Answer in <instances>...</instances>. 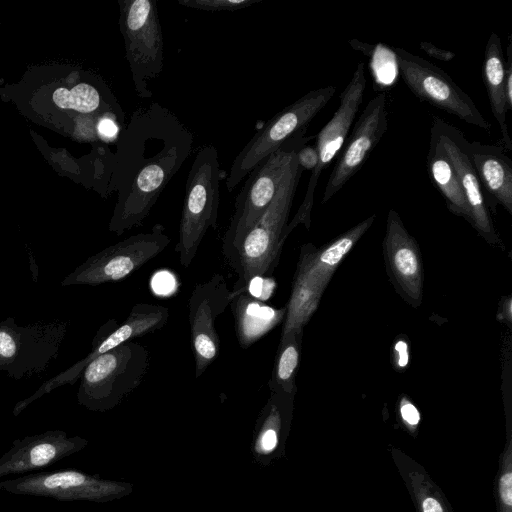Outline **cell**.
<instances>
[{"label": "cell", "instance_id": "15", "mask_svg": "<svg viewBox=\"0 0 512 512\" xmlns=\"http://www.w3.org/2000/svg\"><path fill=\"white\" fill-rule=\"evenodd\" d=\"M388 128L385 93L374 96L347 137L326 183L322 203L328 202L362 168Z\"/></svg>", "mask_w": 512, "mask_h": 512}, {"label": "cell", "instance_id": "10", "mask_svg": "<svg viewBox=\"0 0 512 512\" xmlns=\"http://www.w3.org/2000/svg\"><path fill=\"white\" fill-rule=\"evenodd\" d=\"M170 243L165 227L155 224L149 232L138 233L87 258L61 282L96 286L120 281L159 255Z\"/></svg>", "mask_w": 512, "mask_h": 512}, {"label": "cell", "instance_id": "33", "mask_svg": "<svg viewBox=\"0 0 512 512\" xmlns=\"http://www.w3.org/2000/svg\"><path fill=\"white\" fill-rule=\"evenodd\" d=\"M419 46L420 49L424 51L428 56L440 61L448 62L454 59L456 56L452 51L439 48L427 41L420 42Z\"/></svg>", "mask_w": 512, "mask_h": 512}, {"label": "cell", "instance_id": "14", "mask_svg": "<svg viewBox=\"0 0 512 512\" xmlns=\"http://www.w3.org/2000/svg\"><path fill=\"white\" fill-rule=\"evenodd\" d=\"M232 301L222 274H214L197 284L188 300V321L195 361V377L199 378L219 354L220 339L215 320Z\"/></svg>", "mask_w": 512, "mask_h": 512}, {"label": "cell", "instance_id": "1", "mask_svg": "<svg viewBox=\"0 0 512 512\" xmlns=\"http://www.w3.org/2000/svg\"><path fill=\"white\" fill-rule=\"evenodd\" d=\"M193 141L190 129L157 102L132 113L117 142L113 184L118 198L110 232L120 236L142 224L190 155Z\"/></svg>", "mask_w": 512, "mask_h": 512}, {"label": "cell", "instance_id": "4", "mask_svg": "<svg viewBox=\"0 0 512 512\" xmlns=\"http://www.w3.org/2000/svg\"><path fill=\"white\" fill-rule=\"evenodd\" d=\"M221 177L217 149L201 147L187 176L175 247L184 268L191 265L208 229L217 227Z\"/></svg>", "mask_w": 512, "mask_h": 512}, {"label": "cell", "instance_id": "35", "mask_svg": "<svg viewBox=\"0 0 512 512\" xmlns=\"http://www.w3.org/2000/svg\"><path fill=\"white\" fill-rule=\"evenodd\" d=\"M497 318L501 321L507 322V324H511V298L510 296L506 297L499 308L497 313Z\"/></svg>", "mask_w": 512, "mask_h": 512}, {"label": "cell", "instance_id": "32", "mask_svg": "<svg viewBox=\"0 0 512 512\" xmlns=\"http://www.w3.org/2000/svg\"><path fill=\"white\" fill-rule=\"evenodd\" d=\"M512 40L509 35L507 45V61L505 62V97L508 111L512 110Z\"/></svg>", "mask_w": 512, "mask_h": 512}, {"label": "cell", "instance_id": "12", "mask_svg": "<svg viewBox=\"0 0 512 512\" xmlns=\"http://www.w3.org/2000/svg\"><path fill=\"white\" fill-rule=\"evenodd\" d=\"M133 489L132 483L102 479L74 469L31 473L0 482V490L15 495L96 503L123 498Z\"/></svg>", "mask_w": 512, "mask_h": 512}, {"label": "cell", "instance_id": "18", "mask_svg": "<svg viewBox=\"0 0 512 512\" xmlns=\"http://www.w3.org/2000/svg\"><path fill=\"white\" fill-rule=\"evenodd\" d=\"M87 445V439L69 437L63 430H48L15 439L10 449L0 457V478L50 466Z\"/></svg>", "mask_w": 512, "mask_h": 512}, {"label": "cell", "instance_id": "24", "mask_svg": "<svg viewBox=\"0 0 512 512\" xmlns=\"http://www.w3.org/2000/svg\"><path fill=\"white\" fill-rule=\"evenodd\" d=\"M482 77L493 117L502 135V146L512 151L506 118L508 109L505 97V60L501 40L496 32L490 34L485 46Z\"/></svg>", "mask_w": 512, "mask_h": 512}, {"label": "cell", "instance_id": "17", "mask_svg": "<svg viewBox=\"0 0 512 512\" xmlns=\"http://www.w3.org/2000/svg\"><path fill=\"white\" fill-rule=\"evenodd\" d=\"M431 126L436 129L443 147L458 174L471 212L470 224L486 242L503 249L502 242L494 228L483 189L468 153L467 138L457 127L445 122L436 115L432 116Z\"/></svg>", "mask_w": 512, "mask_h": 512}, {"label": "cell", "instance_id": "3", "mask_svg": "<svg viewBox=\"0 0 512 512\" xmlns=\"http://www.w3.org/2000/svg\"><path fill=\"white\" fill-rule=\"evenodd\" d=\"M306 131L307 127L299 130L249 173L236 197L234 213L223 237L222 251L230 265L245 236L275 197L293 156L312 139L305 135Z\"/></svg>", "mask_w": 512, "mask_h": 512}, {"label": "cell", "instance_id": "6", "mask_svg": "<svg viewBox=\"0 0 512 512\" xmlns=\"http://www.w3.org/2000/svg\"><path fill=\"white\" fill-rule=\"evenodd\" d=\"M119 27L125 46V58L134 90L140 98H151L148 82L164 67V39L156 2L118 0Z\"/></svg>", "mask_w": 512, "mask_h": 512}, {"label": "cell", "instance_id": "25", "mask_svg": "<svg viewBox=\"0 0 512 512\" xmlns=\"http://www.w3.org/2000/svg\"><path fill=\"white\" fill-rule=\"evenodd\" d=\"M303 329L295 328L281 335L268 387L271 392L296 394V375L300 362Z\"/></svg>", "mask_w": 512, "mask_h": 512}, {"label": "cell", "instance_id": "9", "mask_svg": "<svg viewBox=\"0 0 512 512\" xmlns=\"http://www.w3.org/2000/svg\"><path fill=\"white\" fill-rule=\"evenodd\" d=\"M169 318L167 307L151 303L134 305L121 325L115 319L108 320L97 331L91 351L65 371L45 381L32 395L18 401L12 410L18 416L34 401L63 386L73 385L80 378L84 368L96 357L136 338L154 333L163 328Z\"/></svg>", "mask_w": 512, "mask_h": 512}, {"label": "cell", "instance_id": "5", "mask_svg": "<svg viewBox=\"0 0 512 512\" xmlns=\"http://www.w3.org/2000/svg\"><path fill=\"white\" fill-rule=\"evenodd\" d=\"M150 366V352L129 341L93 359L80 376L78 403L94 412L118 406L143 381Z\"/></svg>", "mask_w": 512, "mask_h": 512}, {"label": "cell", "instance_id": "23", "mask_svg": "<svg viewBox=\"0 0 512 512\" xmlns=\"http://www.w3.org/2000/svg\"><path fill=\"white\" fill-rule=\"evenodd\" d=\"M427 171L432 184L445 199L448 209L471 223L467 204L458 174L449 159L434 127L430 129L429 149L426 158Z\"/></svg>", "mask_w": 512, "mask_h": 512}, {"label": "cell", "instance_id": "31", "mask_svg": "<svg viewBox=\"0 0 512 512\" xmlns=\"http://www.w3.org/2000/svg\"><path fill=\"white\" fill-rule=\"evenodd\" d=\"M299 166L304 170H314L318 163V153L315 145L306 144L296 154Z\"/></svg>", "mask_w": 512, "mask_h": 512}, {"label": "cell", "instance_id": "13", "mask_svg": "<svg viewBox=\"0 0 512 512\" xmlns=\"http://www.w3.org/2000/svg\"><path fill=\"white\" fill-rule=\"evenodd\" d=\"M366 88L365 65L359 62L353 75L340 94V103L329 122L321 129L316 138L318 163L308 181L303 201L293 219L287 224L286 232L290 234L299 224L309 229L314 193L322 172L339 155L357 112L363 102Z\"/></svg>", "mask_w": 512, "mask_h": 512}, {"label": "cell", "instance_id": "27", "mask_svg": "<svg viewBox=\"0 0 512 512\" xmlns=\"http://www.w3.org/2000/svg\"><path fill=\"white\" fill-rule=\"evenodd\" d=\"M323 293L324 290L318 287L293 279L281 335L295 328H304L318 308Z\"/></svg>", "mask_w": 512, "mask_h": 512}, {"label": "cell", "instance_id": "8", "mask_svg": "<svg viewBox=\"0 0 512 512\" xmlns=\"http://www.w3.org/2000/svg\"><path fill=\"white\" fill-rule=\"evenodd\" d=\"M335 92L332 85L311 90L261 127L235 157L226 180L227 190L232 192L263 158L306 128Z\"/></svg>", "mask_w": 512, "mask_h": 512}, {"label": "cell", "instance_id": "2", "mask_svg": "<svg viewBox=\"0 0 512 512\" xmlns=\"http://www.w3.org/2000/svg\"><path fill=\"white\" fill-rule=\"evenodd\" d=\"M298 152V151H297ZM297 154V153H296ZM293 156L272 202L245 236L231 267L238 276L231 298L246 292L255 278H270L287 239L286 227L303 172Z\"/></svg>", "mask_w": 512, "mask_h": 512}, {"label": "cell", "instance_id": "34", "mask_svg": "<svg viewBox=\"0 0 512 512\" xmlns=\"http://www.w3.org/2000/svg\"><path fill=\"white\" fill-rule=\"evenodd\" d=\"M400 413L403 420L412 426L417 425L420 420V414L417 408L406 398L402 399Z\"/></svg>", "mask_w": 512, "mask_h": 512}, {"label": "cell", "instance_id": "11", "mask_svg": "<svg viewBox=\"0 0 512 512\" xmlns=\"http://www.w3.org/2000/svg\"><path fill=\"white\" fill-rule=\"evenodd\" d=\"M393 51L404 83L417 98L469 125L490 131L491 124L472 98L444 70L403 48Z\"/></svg>", "mask_w": 512, "mask_h": 512}, {"label": "cell", "instance_id": "22", "mask_svg": "<svg viewBox=\"0 0 512 512\" xmlns=\"http://www.w3.org/2000/svg\"><path fill=\"white\" fill-rule=\"evenodd\" d=\"M234 317L235 333L241 348L247 349L281 322L286 306L274 308L248 292L236 295L230 305Z\"/></svg>", "mask_w": 512, "mask_h": 512}, {"label": "cell", "instance_id": "26", "mask_svg": "<svg viewBox=\"0 0 512 512\" xmlns=\"http://www.w3.org/2000/svg\"><path fill=\"white\" fill-rule=\"evenodd\" d=\"M53 101L61 109L84 114L99 112L114 117L120 123L124 121V113L117 101L103 100L99 89L88 83H80L72 88H58L53 93Z\"/></svg>", "mask_w": 512, "mask_h": 512}, {"label": "cell", "instance_id": "21", "mask_svg": "<svg viewBox=\"0 0 512 512\" xmlns=\"http://www.w3.org/2000/svg\"><path fill=\"white\" fill-rule=\"evenodd\" d=\"M293 394L271 392L256 420L251 445L252 456L260 465H269L277 456L285 429L289 426Z\"/></svg>", "mask_w": 512, "mask_h": 512}, {"label": "cell", "instance_id": "29", "mask_svg": "<svg viewBox=\"0 0 512 512\" xmlns=\"http://www.w3.org/2000/svg\"><path fill=\"white\" fill-rule=\"evenodd\" d=\"M499 494L503 508V512H511L512 506V472L510 459L505 466L504 472L501 474L499 480Z\"/></svg>", "mask_w": 512, "mask_h": 512}, {"label": "cell", "instance_id": "36", "mask_svg": "<svg viewBox=\"0 0 512 512\" xmlns=\"http://www.w3.org/2000/svg\"><path fill=\"white\" fill-rule=\"evenodd\" d=\"M423 512H443L440 503L433 497H427L422 502Z\"/></svg>", "mask_w": 512, "mask_h": 512}, {"label": "cell", "instance_id": "20", "mask_svg": "<svg viewBox=\"0 0 512 512\" xmlns=\"http://www.w3.org/2000/svg\"><path fill=\"white\" fill-rule=\"evenodd\" d=\"M468 153L490 205L500 204L512 215V161L502 145L467 143Z\"/></svg>", "mask_w": 512, "mask_h": 512}, {"label": "cell", "instance_id": "16", "mask_svg": "<svg viewBox=\"0 0 512 512\" xmlns=\"http://www.w3.org/2000/svg\"><path fill=\"white\" fill-rule=\"evenodd\" d=\"M382 246L393 287L407 303L419 307L423 299V263L419 246L393 209L387 215Z\"/></svg>", "mask_w": 512, "mask_h": 512}, {"label": "cell", "instance_id": "19", "mask_svg": "<svg viewBox=\"0 0 512 512\" xmlns=\"http://www.w3.org/2000/svg\"><path fill=\"white\" fill-rule=\"evenodd\" d=\"M375 217L373 214L364 219L320 249L311 244L303 245L294 279L325 291L340 263L368 231Z\"/></svg>", "mask_w": 512, "mask_h": 512}, {"label": "cell", "instance_id": "7", "mask_svg": "<svg viewBox=\"0 0 512 512\" xmlns=\"http://www.w3.org/2000/svg\"><path fill=\"white\" fill-rule=\"evenodd\" d=\"M68 330L63 320L18 325L12 316L0 322V371L14 380L45 372L56 359Z\"/></svg>", "mask_w": 512, "mask_h": 512}, {"label": "cell", "instance_id": "30", "mask_svg": "<svg viewBox=\"0 0 512 512\" xmlns=\"http://www.w3.org/2000/svg\"><path fill=\"white\" fill-rule=\"evenodd\" d=\"M97 132L98 135L106 140L112 141L118 137L119 133V125L117 124V120L109 115L100 117L97 122Z\"/></svg>", "mask_w": 512, "mask_h": 512}, {"label": "cell", "instance_id": "28", "mask_svg": "<svg viewBox=\"0 0 512 512\" xmlns=\"http://www.w3.org/2000/svg\"><path fill=\"white\" fill-rule=\"evenodd\" d=\"M261 1L262 0H177V3L186 8L219 12L240 10Z\"/></svg>", "mask_w": 512, "mask_h": 512}]
</instances>
